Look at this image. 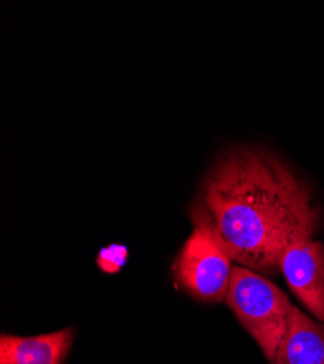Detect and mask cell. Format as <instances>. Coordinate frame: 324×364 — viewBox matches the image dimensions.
Listing matches in <instances>:
<instances>
[{
    "label": "cell",
    "instance_id": "1",
    "mask_svg": "<svg viewBox=\"0 0 324 364\" xmlns=\"http://www.w3.org/2000/svg\"><path fill=\"white\" fill-rule=\"evenodd\" d=\"M192 211L214 230L233 262L264 277L278 276L294 239L314 235L320 211L311 191L267 150L235 147L205 175Z\"/></svg>",
    "mask_w": 324,
    "mask_h": 364
},
{
    "label": "cell",
    "instance_id": "2",
    "mask_svg": "<svg viewBox=\"0 0 324 364\" xmlns=\"http://www.w3.org/2000/svg\"><path fill=\"white\" fill-rule=\"evenodd\" d=\"M225 301L264 357L272 361L288 328L292 309L288 296L264 276L235 265Z\"/></svg>",
    "mask_w": 324,
    "mask_h": 364
},
{
    "label": "cell",
    "instance_id": "3",
    "mask_svg": "<svg viewBox=\"0 0 324 364\" xmlns=\"http://www.w3.org/2000/svg\"><path fill=\"white\" fill-rule=\"evenodd\" d=\"M194 232L174 261V276L195 299L210 303L225 300L233 272L231 258L210 223L191 211Z\"/></svg>",
    "mask_w": 324,
    "mask_h": 364
},
{
    "label": "cell",
    "instance_id": "4",
    "mask_svg": "<svg viewBox=\"0 0 324 364\" xmlns=\"http://www.w3.org/2000/svg\"><path fill=\"white\" fill-rule=\"evenodd\" d=\"M304 235L285 248L279 269L303 305L324 322V245Z\"/></svg>",
    "mask_w": 324,
    "mask_h": 364
},
{
    "label": "cell",
    "instance_id": "5",
    "mask_svg": "<svg viewBox=\"0 0 324 364\" xmlns=\"http://www.w3.org/2000/svg\"><path fill=\"white\" fill-rule=\"evenodd\" d=\"M272 364H324V323L292 306Z\"/></svg>",
    "mask_w": 324,
    "mask_h": 364
},
{
    "label": "cell",
    "instance_id": "6",
    "mask_svg": "<svg viewBox=\"0 0 324 364\" xmlns=\"http://www.w3.org/2000/svg\"><path fill=\"white\" fill-rule=\"evenodd\" d=\"M73 343V329L66 328L38 337L0 338V364H63Z\"/></svg>",
    "mask_w": 324,
    "mask_h": 364
},
{
    "label": "cell",
    "instance_id": "7",
    "mask_svg": "<svg viewBox=\"0 0 324 364\" xmlns=\"http://www.w3.org/2000/svg\"><path fill=\"white\" fill-rule=\"evenodd\" d=\"M127 259V251L121 247L108 248L99 255V265L105 271H116Z\"/></svg>",
    "mask_w": 324,
    "mask_h": 364
}]
</instances>
